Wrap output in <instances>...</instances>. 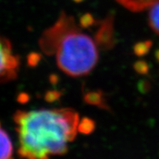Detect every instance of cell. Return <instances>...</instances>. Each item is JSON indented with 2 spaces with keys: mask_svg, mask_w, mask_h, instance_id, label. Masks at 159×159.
<instances>
[{
  "mask_svg": "<svg viewBox=\"0 0 159 159\" xmlns=\"http://www.w3.org/2000/svg\"><path fill=\"white\" fill-rule=\"evenodd\" d=\"M21 157L47 158L66 153L80 130L79 114L71 108L18 111L14 115Z\"/></svg>",
  "mask_w": 159,
  "mask_h": 159,
  "instance_id": "1",
  "label": "cell"
},
{
  "mask_svg": "<svg viewBox=\"0 0 159 159\" xmlns=\"http://www.w3.org/2000/svg\"><path fill=\"white\" fill-rule=\"evenodd\" d=\"M39 46L46 55H55L61 71L73 77L88 75L98 62L96 41L65 12L42 33Z\"/></svg>",
  "mask_w": 159,
  "mask_h": 159,
  "instance_id": "2",
  "label": "cell"
},
{
  "mask_svg": "<svg viewBox=\"0 0 159 159\" xmlns=\"http://www.w3.org/2000/svg\"><path fill=\"white\" fill-rule=\"evenodd\" d=\"M19 69V56L13 52L8 40L0 36V84L15 80Z\"/></svg>",
  "mask_w": 159,
  "mask_h": 159,
  "instance_id": "3",
  "label": "cell"
},
{
  "mask_svg": "<svg viewBox=\"0 0 159 159\" xmlns=\"http://www.w3.org/2000/svg\"><path fill=\"white\" fill-rule=\"evenodd\" d=\"M124 8L132 12H140L148 10L157 0H116Z\"/></svg>",
  "mask_w": 159,
  "mask_h": 159,
  "instance_id": "4",
  "label": "cell"
},
{
  "mask_svg": "<svg viewBox=\"0 0 159 159\" xmlns=\"http://www.w3.org/2000/svg\"><path fill=\"white\" fill-rule=\"evenodd\" d=\"M13 154V145L10 137L0 124V159L10 158Z\"/></svg>",
  "mask_w": 159,
  "mask_h": 159,
  "instance_id": "5",
  "label": "cell"
},
{
  "mask_svg": "<svg viewBox=\"0 0 159 159\" xmlns=\"http://www.w3.org/2000/svg\"><path fill=\"white\" fill-rule=\"evenodd\" d=\"M149 24L151 29L159 35V0L149 7Z\"/></svg>",
  "mask_w": 159,
  "mask_h": 159,
  "instance_id": "6",
  "label": "cell"
}]
</instances>
